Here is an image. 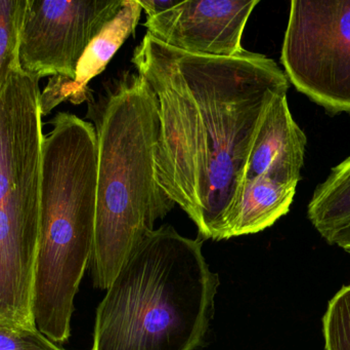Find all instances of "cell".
<instances>
[{"label": "cell", "mask_w": 350, "mask_h": 350, "mask_svg": "<svg viewBox=\"0 0 350 350\" xmlns=\"http://www.w3.org/2000/svg\"><path fill=\"white\" fill-rule=\"evenodd\" d=\"M131 61L157 98L156 181L212 240L240 192L263 114L289 80L261 53L195 55L149 33Z\"/></svg>", "instance_id": "obj_1"}, {"label": "cell", "mask_w": 350, "mask_h": 350, "mask_svg": "<svg viewBox=\"0 0 350 350\" xmlns=\"http://www.w3.org/2000/svg\"><path fill=\"white\" fill-rule=\"evenodd\" d=\"M98 147L94 287L108 289L133 249L175 205L155 178L158 102L139 73L126 72L106 94L88 97Z\"/></svg>", "instance_id": "obj_2"}, {"label": "cell", "mask_w": 350, "mask_h": 350, "mask_svg": "<svg viewBox=\"0 0 350 350\" xmlns=\"http://www.w3.org/2000/svg\"><path fill=\"white\" fill-rule=\"evenodd\" d=\"M203 240L172 226L133 249L96 310L90 350H195L214 314L219 286Z\"/></svg>", "instance_id": "obj_3"}, {"label": "cell", "mask_w": 350, "mask_h": 350, "mask_svg": "<svg viewBox=\"0 0 350 350\" xmlns=\"http://www.w3.org/2000/svg\"><path fill=\"white\" fill-rule=\"evenodd\" d=\"M43 137L38 240L33 281L35 326L69 340L74 300L90 267L96 234L98 147L92 123L70 112Z\"/></svg>", "instance_id": "obj_4"}, {"label": "cell", "mask_w": 350, "mask_h": 350, "mask_svg": "<svg viewBox=\"0 0 350 350\" xmlns=\"http://www.w3.org/2000/svg\"><path fill=\"white\" fill-rule=\"evenodd\" d=\"M39 78L20 67L0 92V323L34 328L42 168Z\"/></svg>", "instance_id": "obj_5"}, {"label": "cell", "mask_w": 350, "mask_h": 350, "mask_svg": "<svg viewBox=\"0 0 350 350\" xmlns=\"http://www.w3.org/2000/svg\"><path fill=\"white\" fill-rule=\"evenodd\" d=\"M281 62L296 90L350 114V0H293Z\"/></svg>", "instance_id": "obj_6"}, {"label": "cell", "mask_w": 350, "mask_h": 350, "mask_svg": "<svg viewBox=\"0 0 350 350\" xmlns=\"http://www.w3.org/2000/svg\"><path fill=\"white\" fill-rule=\"evenodd\" d=\"M124 0H27L18 39V67L33 77L74 80L92 41Z\"/></svg>", "instance_id": "obj_7"}, {"label": "cell", "mask_w": 350, "mask_h": 350, "mask_svg": "<svg viewBox=\"0 0 350 350\" xmlns=\"http://www.w3.org/2000/svg\"><path fill=\"white\" fill-rule=\"evenodd\" d=\"M259 0H183L147 16L154 38L185 53L234 57L242 45L247 21Z\"/></svg>", "instance_id": "obj_8"}, {"label": "cell", "mask_w": 350, "mask_h": 350, "mask_svg": "<svg viewBox=\"0 0 350 350\" xmlns=\"http://www.w3.org/2000/svg\"><path fill=\"white\" fill-rule=\"evenodd\" d=\"M306 143V134L292 116L287 94L278 95L265 110L255 134L244 181L267 178L297 187Z\"/></svg>", "instance_id": "obj_9"}, {"label": "cell", "mask_w": 350, "mask_h": 350, "mask_svg": "<svg viewBox=\"0 0 350 350\" xmlns=\"http://www.w3.org/2000/svg\"><path fill=\"white\" fill-rule=\"evenodd\" d=\"M142 10L139 0H124L116 16L105 26L82 55L74 80L61 76L51 77L41 92L42 116L66 101L75 105L88 101L90 95L88 82L104 71L121 45L135 34Z\"/></svg>", "instance_id": "obj_10"}, {"label": "cell", "mask_w": 350, "mask_h": 350, "mask_svg": "<svg viewBox=\"0 0 350 350\" xmlns=\"http://www.w3.org/2000/svg\"><path fill=\"white\" fill-rule=\"evenodd\" d=\"M295 193L296 186L267 178L244 181L212 240H228L271 227L289 212Z\"/></svg>", "instance_id": "obj_11"}, {"label": "cell", "mask_w": 350, "mask_h": 350, "mask_svg": "<svg viewBox=\"0 0 350 350\" xmlns=\"http://www.w3.org/2000/svg\"><path fill=\"white\" fill-rule=\"evenodd\" d=\"M308 217L327 240L350 226V155L331 170L317 186L308 207Z\"/></svg>", "instance_id": "obj_12"}, {"label": "cell", "mask_w": 350, "mask_h": 350, "mask_svg": "<svg viewBox=\"0 0 350 350\" xmlns=\"http://www.w3.org/2000/svg\"><path fill=\"white\" fill-rule=\"evenodd\" d=\"M27 0H0V92L18 67V39Z\"/></svg>", "instance_id": "obj_13"}, {"label": "cell", "mask_w": 350, "mask_h": 350, "mask_svg": "<svg viewBox=\"0 0 350 350\" xmlns=\"http://www.w3.org/2000/svg\"><path fill=\"white\" fill-rule=\"evenodd\" d=\"M326 350H350V286L330 300L323 318Z\"/></svg>", "instance_id": "obj_14"}, {"label": "cell", "mask_w": 350, "mask_h": 350, "mask_svg": "<svg viewBox=\"0 0 350 350\" xmlns=\"http://www.w3.org/2000/svg\"><path fill=\"white\" fill-rule=\"evenodd\" d=\"M0 350H65L53 342L36 327L0 323Z\"/></svg>", "instance_id": "obj_15"}, {"label": "cell", "mask_w": 350, "mask_h": 350, "mask_svg": "<svg viewBox=\"0 0 350 350\" xmlns=\"http://www.w3.org/2000/svg\"><path fill=\"white\" fill-rule=\"evenodd\" d=\"M328 242L329 244L336 245V246L340 247L347 254L350 255V226L345 228V229L341 230L338 234H335Z\"/></svg>", "instance_id": "obj_16"}]
</instances>
